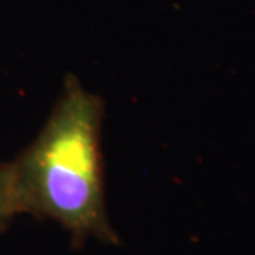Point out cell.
Here are the masks:
<instances>
[{
  "label": "cell",
  "instance_id": "obj_2",
  "mask_svg": "<svg viewBox=\"0 0 255 255\" xmlns=\"http://www.w3.org/2000/svg\"><path fill=\"white\" fill-rule=\"evenodd\" d=\"M17 214H22L10 162L0 164V229Z\"/></svg>",
  "mask_w": 255,
  "mask_h": 255
},
{
  "label": "cell",
  "instance_id": "obj_1",
  "mask_svg": "<svg viewBox=\"0 0 255 255\" xmlns=\"http://www.w3.org/2000/svg\"><path fill=\"white\" fill-rule=\"evenodd\" d=\"M101 120V100L66 76L40 134L10 162L22 212L52 219L75 236L115 241L105 207Z\"/></svg>",
  "mask_w": 255,
  "mask_h": 255
}]
</instances>
